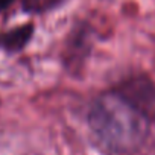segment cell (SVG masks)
<instances>
[{
    "instance_id": "cell-2",
    "label": "cell",
    "mask_w": 155,
    "mask_h": 155,
    "mask_svg": "<svg viewBox=\"0 0 155 155\" xmlns=\"http://www.w3.org/2000/svg\"><path fill=\"white\" fill-rule=\"evenodd\" d=\"M149 120L155 119V84L146 76L131 78L117 90Z\"/></svg>"
},
{
    "instance_id": "cell-1",
    "label": "cell",
    "mask_w": 155,
    "mask_h": 155,
    "mask_svg": "<svg viewBox=\"0 0 155 155\" xmlns=\"http://www.w3.org/2000/svg\"><path fill=\"white\" fill-rule=\"evenodd\" d=\"M149 119L119 91L99 96L90 107L88 126L111 152H132L149 134Z\"/></svg>"
},
{
    "instance_id": "cell-3",
    "label": "cell",
    "mask_w": 155,
    "mask_h": 155,
    "mask_svg": "<svg viewBox=\"0 0 155 155\" xmlns=\"http://www.w3.org/2000/svg\"><path fill=\"white\" fill-rule=\"evenodd\" d=\"M58 0H28V6L32 9H44L56 3Z\"/></svg>"
}]
</instances>
